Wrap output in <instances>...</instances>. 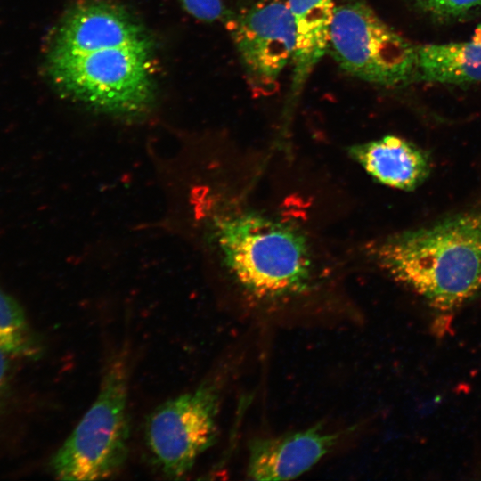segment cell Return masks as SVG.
<instances>
[{"instance_id": "6da1fadb", "label": "cell", "mask_w": 481, "mask_h": 481, "mask_svg": "<svg viewBox=\"0 0 481 481\" xmlns=\"http://www.w3.org/2000/svg\"><path fill=\"white\" fill-rule=\"evenodd\" d=\"M152 44L126 10L103 0L70 7L45 57L47 77L62 95L110 115L133 117L153 101Z\"/></svg>"}, {"instance_id": "7a4b0ae2", "label": "cell", "mask_w": 481, "mask_h": 481, "mask_svg": "<svg viewBox=\"0 0 481 481\" xmlns=\"http://www.w3.org/2000/svg\"><path fill=\"white\" fill-rule=\"evenodd\" d=\"M377 265L439 314L481 292V211H469L376 241Z\"/></svg>"}, {"instance_id": "3957f363", "label": "cell", "mask_w": 481, "mask_h": 481, "mask_svg": "<svg viewBox=\"0 0 481 481\" xmlns=\"http://www.w3.org/2000/svg\"><path fill=\"white\" fill-rule=\"evenodd\" d=\"M211 238L239 285L260 300L304 294L313 281V259L296 225L256 211L216 216Z\"/></svg>"}, {"instance_id": "277c9868", "label": "cell", "mask_w": 481, "mask_h": 481, "mask_svg": "<svg viewBox=\"0 0 481 481\" xmlns=\"http://www.w3.org/2000/svg\"><path fill=\"white\" fill-rule=\"evenodd\" d=\"M129 371L118 356L107 367L97 396L55 452L52 469L62 480H100L119 471L128 455Z\"/></svg>"}, {"instance_id": "5b68a950", "label": "cell", "mask_w": 481, "mask_h": 481, "mask_svg": "<svg viewBox=\"0 0 481 481\" xmlns=\"http://www.w3.org/2000/svg\"><path fill=\"white\" fill-rule=\"evenodd\" d=\"M328 51L342 69L366 82L396 86L414 80L417 45L364 1L335 7Z\"/></svg>"}, {"instance_id": "8992f818", "label": "cell", "mask_w": 481, "mask_h": 481, "mask_svg": "<svg viewBox=\"0 0 481 481\" xmlns=\"http://www.w3.org/2000/svg\"><path fill=\"white\" fill-rule=\"evenodd\" d=\"M220 399V379L211 377L150 413L144 428L146 446L165 476L181 478L213 444Z\"/></svg>"}, {"instance_id": "52a82bcc", "label": "cell", "mask_w": 481, "mask_h": 481, "mask_svg": "<svg viewBox=\"0 0 481 481\" xmlns=\"http://www.w3.org/2000/svg\"><path fill=\"white\" fill-rule=\"evenodd\" d=\"M226 18L250 88L259 95L273 94L296 49L287 2L259 0Z\"/></svg>"}, {"instance_id": "ba28073f", "label": "cell", "mask_w": 481, "mask_h": 481, "mask_svg": "<svg viewBox=\"0 0 481 481\" xmlns=\"http://www.w3.org/2000/svg\"><path fill=\"white\" fill-rule=\"evenodd\" d=\"M338 433L320 425L277 437L260 438L249 445L248 476L254 480H288L314 466L336 444Z\"/></svg>"}, {"instance_id": "9c48e42d", "label": "cell", "mask_w": 481, "mask_h": 481, "mask_svg": "<svg viewBox=\"0 0 481 481\" xmlns=\"http://www.w3.org/2000/svg\"><path fill=\"white\" fill-rule=\"evenodd\" d=\"M347 153L375 181L400 190L415 189L428 177L431 167L430 159L422 149L395 135L354 144Z\"/></svg>"}, {"instance_id": "30bf717a", "label": "cell", "mask_w": 481, "mask_h": 481, "mask_svg": "<svg viewBox=\"0 0 481 481\" xmlns=\"http://www.w3.org/2000/svg\"><path fill=\"white\" fill-rule=\"evenodd\" d=\"M296 35L291 95L296 97L329 48L333 0H288Z\"/></svg>"}, {"instance_id": "8fae6325", "label": "cell", "mask_w": 481, "mask_h": 481, "mask_svg": "<svg viewBox=\"0 0 481 481\" xmlns=\"http://www.w3.org/2000/svg\"><path fill=\"white\" fill-rule=\"evenodd\" d=\"M414 80L458 85L481 82V45L470 40L417 45Z\"/></svg>"}, {"instance_id": "7c38bea8", "label": "cell", "mask_w": 481, "mask_h": 481, "mask_svg": "<svg viewBox=\"0 0 481 481\" xmlns=\"http://www.w3.org/2000/svg\"><path fill=\"white\" fill-rule=\"evenodd\" d=\"M0 346L12 354L32 353L34 349L22 308L1 289Z\"/></svg>"}, {"instance_id": "4fadbf2b", "label": "cell", "mask_w": 481, "mask_h": 481, "mask_svg": "<svg viewBox=\"0 0 481 481\" xmlns=\"http://www.w3.org/2000/svg\"><path fill=\"white\" fill-rule=\"evenodd\" d=\"M422 10L440 18L461 16L481 5V0H413Z\"/></svg>"}, {"instance_id": "5bb4252c", "label": "cell", "mask_w": 481, "mask_h": 481, "mask_svg": "<svg viewBox=\"0 0 481 481\" xmlns=\"http://www.w3.org/2000/svg\"><path fill=\"white\" fill-rule=\"evenodd\" d=\"M192 17L205 22L226 18L227 12L222 0H178Z\"/></svg>"}, {"instance_id": "9a60e30c", "label": "cell", "mask_w": 481, "mask_h": 481, "mask_svg": "<svg viewBox=\"0 0 481 481\" xmlns=\"http://www.w3.org/2000/svg\"><path fill=\"white\" fill-rule=\"evenodd\" d=\"M11 355L12 354L0 346V396L4 392L8 380Z\"/></svg>"}, {"instance_id": "2e32d148", "label": "cell", "mask_w": 481, "mask_h": 481, "mask_svg": "<svg viewBox=\"0 0 481 481\" xmlns=\"http://www.w3.org/2000/svg\"><path fill=\"white\" fill-rule=\"evenodd\" d=\"M471 40L477 44L481 45V25L475 29Z\"/></svg>"}]
</instances>
